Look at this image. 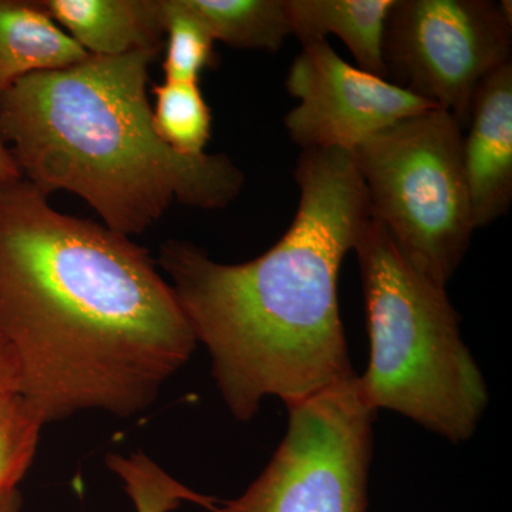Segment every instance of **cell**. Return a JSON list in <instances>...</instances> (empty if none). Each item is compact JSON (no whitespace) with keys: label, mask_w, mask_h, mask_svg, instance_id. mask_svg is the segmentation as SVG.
Masks as SVG:
<instances>
[{"label":"cell","mask_w":512,"mask_h":512,"mask_svg":"<svg viewBox=\"0 0 512 512\" xmlns=\"http://www.w3.org/2000/svg\"><path fill=\"white\" fill-rule=\"evenodd\" d=\"M0 330L43 423L143 412L197 345L147 249L25 178L0 185Z\"/></svg>","instance_id":"1"},{"label":"cell","mask_w":512,"mask_h":512,"mask_svg":"<svg viewBox=\"0 0 512 512\" xmlns=\"http://www.w3.org/2000/svg\"><path fill=\"white\" fill-rule=\"evenodd\" d=\"M299 207L281 241L239 265L171 241L160 265L235 419L255 416L265 397L286 406L356 376L340 319L343 258L370 220L352 154L303 150L295 168Z\"/></svg>","instance_id":"2"},{"label":"cell","mask_w":512,"mask_h":512,"mask_svg":"<svg viewBox=\"0 0 512 512\" xmlns=\"http://www.w3.org/2000/svg\"><path fill=\"white\" fill-rule=\"evenodd\" d=\"M157 55H90L0 93V137L23 178L47 195H79L124 237L146 231L174 202L227 207L244 185L224 154L184 156L158 137L147 99Z\"/></svg>","instance_id":"3"},{"label":"cell","mask_w":512,"mask_h":512,"mask_svg":"<svg viewBox=\"0 0 512 512\" xmlns=\"http://www.w3.org/2000/svg\"><path fill=\"white\" fill-rule=\"evenodd\" d=\"M353 251L370 340L369 366L356 377L363 399L453 443L470 439L488 392L446 288L417 272L372 218Z\"/></svg>","instance_id":"4"},{"label":"cell","mask_w":512,"mask_h":512,"mask_svg":"<svg viewBox=\"0 0 512 512\" xmlns=\"http://www.w3.org/2000/svg\"><path fill=\"white\" fill-rule=\"evenodd\" d=\"M350 154L370 218L417 272L446 288L476 231L460 124L436 107L384 128Z\"/></svg>","instance_id":"5"},{"label":"cell","mask_w":512,"mask_h":512,"mask_svg":"<svg viewBox=\"0 0 512 512\" xmlns=\"http://www.w3.org/2000/svg\"><path fill=\"white\" fill-rule=\"evenodd\" d=\"M357 376L289 404L285 439L241 497L211 512H369L377 410Z\"/></svg>","instance_id":"6"},{"label":"cell","mask_w":512,"mask_h":512,"mask_svg":"<svg viewBox=\"0 0 512 512\" xmlns=\"http://www.w3.org/2000/svg\"><path fill=\"white\" fill-rule=\"evenodd\" d=\"M511 52V2L394 0L387 15V80L447 111L463 131L478 86Z\"/></svg>","instance_id":"7"},{"label":"cell","mask_w":512,"mask_h":512,"mask_svg":"<svg viewBox=\"0 0 512 512\" xmlns=\"http://www.w3.org/2000/svg\"><path fill=\"white\" fill-rule=\"evenodd\" d=\"M286 90L299 100L286 114V131L302 151L352 153L397 121L436 109L403 87L345 62L328 40L302 45L289 67Z\"/></svg>","instance_id":"8"},{"label":"cell","mask_w":512,"mask_h":512,"mask_svg":"<svg viewBox=\"0 0 512 512\" xmlns=\"http://www.w3.org/2000/svg\"><path fill=\"white\" fill-rule=\"evenodd\" d=\"M463 165L474 228L487 227L512 202V62L478 86L463 131Z\"/></svg>","instance_id":"9"},{"label":"cell","mask_w":512,"mask_h":512,"mask_svg":"<svg viewBox=\"0 0 512 512\" xmlns=\"http://www.w3.org/2000/svg\"><path fill=\"white\" fill-rule=\"evenodd\" d=\"M50 18L89 55L117 57L163 47L161 0H45Z\"/></svg>","instance_id":"10"},{"label":"cell","mask_w":512,"mask_h":512,"mask_svg":"<svg viewBox=\"0 0 512 512\" xmlns=\"http://www.w3.org/2000/svg\"><path fill=\"white\" fill-rule=\"evenodd\" d=\"M89 56L42 3L0 0V93L29 74L67 69Z\"/></svg>","instance_id":"11"},{"label":"cell","mask_w":512,"mask_h":512,"mask_svg":"<svg viewBox=\"0 0 512 512\" xmlns=\"http://www.w3.org/2000/svg\"><path fill=\"white\" fill-rule=\"evenodd\" d=\"M394 0H285L292 35L302 45L336 35L359 69L387 80L384 28Z\"/></svg>","instance_id":"12"},{"label":"cell","mask_w":512,"mask_h":512,"mask_svg":"<svg viewBox=\"0 0 512 512\" xmlns=\"http://www.w3.org/2000/svg\"><path fill=\"white\" fill-rule=\"evenodd\" d=\"M210 33L239 49L278 52L292 35L285 0H177Z\"/></svg>","instance_id":"13"},{"label":"cell","mask_w":512,"mask_h":512,"mask_svg":"<svg viewBox=\"0 0 512 512\" xmlns=\"http://www.w3.org/2000/svg\"><path fill=\"white\" fill-rule=\"evenodd\" d=\"M153 124L168 147L201 156L211 138L212 117L198 83L164 82L154 89Z\"/></svg>","instance_id":"14"},{"label":"cell","mask_w":512,"mask_h":512,"mask_svg":"<svg viewBox=\"0 0 512 512\" xmlns=\"http://www.w3.org/2000/svg\"><path fill=\"white\" fill-rule=\"evenodd\" d=\"M107 466L123 480L137 512H170L177 510L184 501L201 505L208 511L220 504L217 498L195 493L178 483L146 454L137 453L131 457L109 454Z\"/></svg>","instance_id":"15"},{"label":"cell","mask_w":512,"mask_h":512,"mask_svg":"<svg viewBox=\"0 0 512 512\" xmlns=\"http://www.w3.org/2000/svg\"><path fill=\"white\" fill-rule=\"evenodd\" d=\"M43 424L25 396L0 394V500L16 491L28 471Z\"/></svg>","instance_id":"16"},{"label":"cell","mask_w":512,"mask_h":512,"mask_svg":"<svg viewBox=\"0 0 512 512\" xmlns=\"http://www.w3.org/2000/svg\"><path fill=\"white\" fill-rule=\"evenodd\" d=\"M161 12L167 35L165 82L198 83L202 70L214 63V39L177 0H161Z\"/></svg>","instance_id":"17"},{"label":"cell","mask_w":512,"mask_h":512,"mask_svg":"<svg viewBox=\"0 0 512 512\" xmlns=\"http://www.w3.org/2000/svg\"><path fill=\"white\" fill-rule=\"evenodd\" d=\"M20 372L18 359L8 339L0 330V394L19 393Z\"/></svg>","instance_id":"18"},{"label":"cell","mask_w":512,"mask_h":512,"mask_svg":"<svg viewBox=\"0 0 512 512\" xmlns=\"http://www.w3.org/2000/svg\"><path fill=\"white\" fill-rule=\"evenodd\" d=\"M23 178L18 163L6 147L5 141L0 137V185L13 183Z\"/></svg>","instance_id":"19"},{"label":"cell","mask_w":512,"mask_h":512,"mask_svg":"<svg viewBox=\"0 0 512 512\" xmlns=\"http://www.w3.org/2000/svg\"><path fill=\"white\" fill-rule=\"evenodd\" d=\"M20 504H22V498L19 491H13L0 500V512H19Z\"/></svg>","instance_id":"20"}]
</instances>
